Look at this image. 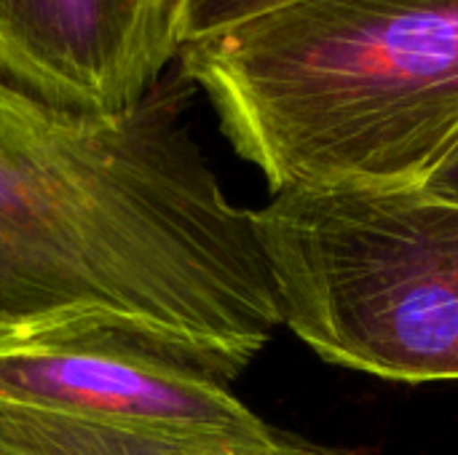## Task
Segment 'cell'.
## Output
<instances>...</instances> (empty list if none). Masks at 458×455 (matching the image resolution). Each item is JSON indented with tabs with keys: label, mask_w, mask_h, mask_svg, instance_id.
Returning <instances> with one entry per match:
<instances>
[{
	"label": "cell",
	"mask_w": 458,
	"mask_h": 455,
	"mask_svg": "<svg viewBox=\"0 0 458 455\" xmlns=\"http://www.w3.org/2000/svg\"><path fill=\"white\" fill-rule=\"evenodd\" d=\"M333 455H352V453H338V451H335V453H333Z\"/></svg>",
	"instance_id": "obj_8"
},
{
	"label": "cell",
	"mask_w": 458,
	"mask_h": 455,
	"mask_svg": "<svg viewBox=\"0 0 458 455\" xmlns=\"http://www.w3.org/2000/svg\"><path fill=\"white\" fill-rule=\"evenodd\" d=\"M177 70L274 193L421 188L458 142V0H293Z\"/></svg>",
	"instance_id": "obj_2"
},
{
	"label": "cell",
	"mask_w": 458,
	"mask_h": 455,
	"mask_svg": "<svg viewBox=\"0 0 458 455\" xmlns=\"http://www.w3.org/2000/svg\"><path fill=\"white\" fill-rule=\"evenodd\" d=\"M188 349L110 314L0 335V455H333Z\"/></svg>",
	"instance_id": "obj_4"
},
{
	"label": "cell",
	"mask_w": 458,
	"mask_h": 455,
	"mask_svg": "<svg viewBox=\"0 0 458 455\" xmlns=\"http://www.w3.org/2000/svg\"><path fill=\"white\" fill-rule=\"evenodd\" d=\"M421 190L435 196V198L458 204V142L451 147V153L432 169V174L421 182Z\"/></svg>",
	"instance_id": "obj_7"
},
{
	"label": "cell",
	"mask_w": 458,
	"mask_h": 455,
	"mask_svg": "<svg viewBox=\"0 0 458 455\" xmlns=\"http://www.w3.org/2000/svg\"><path fill=\"white\" fill-rule=\"evenodd\" d=\"M177 56V0H0V78L67 113H129Z\"/></svg>",
	"instance_id": "obj_5"
},
{
	"label": "cell",
	"mask_w": 458,
	"mask_h": 455,
	"mask_svg": "<svg viewBox=\"0 0 458 455\" xmlns=\"http://www.w3.org/2000/svg\"><path fill=\"white\" fill-rule=\"evenodd\" d=\"M193 91L177 70L129 113L78 115L0 78V335L110 314L231 383L268 346L271 271L185 121Z\"/></svg>",
	"instance_id": "obj_1"
},
{
	"label": "cell",
	"mask_w": 458,
	"mask_h": 455,
	"mask_svg": "<svg viewBox=\"0 0 458 455\" xmlns=\"http://www.w3.org/2000/svg\"><path fill=\"white\" fill-rule=\"evenodd\" d=\"M293 0H177V40L180 48L199 38L217 35L252 16L274 11Z\"/></svg>",
	"instance_id": "obj_6"
},
{
	"label": "cell",
	"mask_w": 458,
	"mask_h": 455,
	"mask_svg": "<svg viewBox=\"0 0 458 455\" xmlns=\"http://www.w3.org/2000/svg\"><path fill=\"white\" fill-rule=\"evenodd\" d=\"M282 327L389 381H458V204L421 188L282 190L252 209Z\"/></svg>",
	"instance_id": "obj_3"
}]
</instances>
